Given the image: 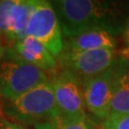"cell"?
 I'll return each instance as SVG.
<instances>
[{
    "instance_id": "10",
    "label": "cell",
    "mask_w": 129,
    "mask_h": 129,
    "mask_svg": "<svg viewBox=\"0 0 129 129\" xmlns=\"http://www.w3.org/2000/svg\"><path fill=\"white\" fill-rule=\"evenodd\" d=\"M116 46L117 41L112 34L106 31L96 30L67 38L63 50L72 52L94 51L101 49L115 50Z\"/></svg>"
},
{
    "instance_id": "17",
    "label": "cell",
    "mask_w": 129,
    "mask_h": 129,
    "mask_svg": "<svg viewBox=\"0 0 129 129\" xmlns=\"http://www.w3.org/2000/svg\"><path fill=\"white\" fill-rule=\"evenodd\" d=\"M101 129H102V128H101Z\"/></svg>"
},
{
    "instance_id": "4",
    "label": "cell",
    "mask_w": 129,
    "mask_h": 129,
    "mask_svg": "<svg viewBox=\"0 0 129 129\" xmlns=\"http://www.w3.org/2000/svg\"><path fill=\"white\" fill-rule=\"evenodd\" d=\"M125 60L121 56L118 57L105 72L81 82L85 107L100 120H105L110 115L116 82Z\"/></svg>"
},
{
    "instance_id": "14",
    "label": "cell",
    "mask_w": 129,
    "mask_h": 129,
    "mask_svg": "<svg viewBox=\"0 0 129 129\" xmlns=\"http://www.w3.org/2000/svg\"><path fill=\"white\" fill-rule=\"evenodd\" d=\"M122 37H123V41H124V49L121 52V57L129 60V19L123 27Z\"/></svg>"
},
{
    "instance_id": "1",
    "label": "cell",
    "mask_w": 129,
    "mask_h": 129,
    "mask_svg": "<svg viewBox=\"0 0 129 129\" xmlns=\"http://www.w3.org/2000/svg\"><path fill=\"white\" fill-rule=\"evenodd\" d=\"M62 35L67 38L89 31L102 30L115 36L120 32L116 13L108 2L93 0H57L51 3Z\"/></svg>"
},
{
    "instance_id": "15",
    "label": "cell",
    "mask_w": 129,
    "mask_h": 129,
    "mask_svg": "<svg viewBox=\"0 0 129 129\" xmlns=\"http://www.w3.org/2000/svg\"><path fill=\"white\" fill-rule=\"evenodd\" d=\"M0 129H27L21 124L15 123L9 120L8 119H3L0 117Z\"/></svg>"
},
{
    "instance_id": "3",
    "label": "cell",
    "mask_w": 129,
    "mask_h": 129,
    "mask_svg": "<svg viewBox=\"0 0 129 129\" xmlns=\"http://www.w3.org/2000/svg\"><path fill=\"white\" fill-rule=\"evenodd\" d=\"M0 66V98L12 101L49 81L46 74L8 48Z\"/></svg>"
},
{
    "instance_id": "12",
    "label": "cell",
    "mask_w": 129,
    "mask_h": 129,
    "mask_svg": "<svg viewBox=\"0 0 129 129\" xmlns=\"http://www.w3.org/2000/svg\"><path fill=\"white\" fill-rule=\"evenodd\" d=\"M36 129H91L87 118H75L60 114L53 120L35 125Z\"/></svg>"
},
{
    "instance_id": "9",
    "label": "cell",
    "mask_w": 129,
    "mask_h": 129,
    "mask_svg": "<svg viewBox=\"0 0 129 129\" xmlns=\"http://www.w3.org/2000/svg\"><path fill=\"white\" fill-rule=\"evenodd\" d=\"M11 49L21 59L37 67L44 73L56 72V58L41 42L35 38L26 37L13 44Z\"/></svg>"
},
{
    "instance_id": "5",
    "label": "cell",
    "mask_w": 129,
    "mask_h": 129,
    "mask_svg": "<svg viewBox=\"0 0 129 129\" xmlns=\"http://www.w3.org/2000/svg\"><path fill=\"white\" fill-rule=\"evenodd\" d=\"M62 31L53 6L48 1L34 0L27 26V37L41 42L55 57L64 49Z\"/></svg>"
},
{
    "instance_id": "13",
    "label": "cell",
    "mask_w": 129,
    "mask_h": 129,
    "mask_svg": "<svg viewBox=\"0 0 129 129\" xmlns=\"http://www.w3.org/2000/svg\"><path fill=\"white\" fill-rule=\"evenodd\" d=\"M102 125V129H129V114L111 113Z\"/></svg>"
},
{
    "instance_id": "6",
    "label": "cell",
    "mask_w": 129,
    "mask_h": 129,
    "mask_svg": "<svg viewBox=\"0 0 129 129\" xmlns=\"http://www.w3.org/2000/svg\"><path fill=\"white\" fill-rule=\"evenodd\" d=\"M57 57L61 69L71 72L80 82L105 72L118 58L115 50L110 49L78 52L63 50Z\"/></svg>"
},
{
    "instance_id": "16",
    "label": "cell",
    "mask_w": 129,
    "mask_h": 129,
    "mask_svg": "<svg viewBox=\"0 0 129 129\" xmlns=\"http://www.w3.org/2000/svg\"><path fill=\"white\" fill-rule=\"evenodd\" d=\"M4 56V48L2 46V42H1V37H0V66H1V62Z\"/></svg>"
},
{
    "instance_id": "7",
    "label": "cell",
    "mask_w": 129,
    "mask_h": 129,
    "mask_svg": "<svg viewBox=\"0 0 129 129\" xmlns=\"http://www.w3.org/2000/svg\"><path fill=\"white\" fill-rule=\"evenodd\" d=\"M60 114L75 118H87L84 111L81 82L67 70L56 71L49 78Z\"/></svg>"
},
{
    "instance_id": "2",
    "label": "cell",
    "mask_w": 129,
    "mask_h": 129,
    "mask_svg": "<svg viewBox=\"0 0 129 129\" xmlns=\"http://www.w3.org/2000/svg\"><path fill=\"white\" fill-rule=\"evenodd\" d=\"M2 110L9 120L21 125H37L60 115L50 80L17 99L5 101Z\"/></svg>"
},
{
    "instance_id": "11",
    "label": "cell",
    "mask_w": 129,
    "mask_h": 129,
    "mask_svg": "<svg viewBox=\"0 0 129 129\" xmlns=\"http://www.w3.org/2000/svg\"><path fill=\"white\" fill-rule=\"evenodd\" d=\"M111 113L129 114V60L127 59L116 82L111 102Z\"/></svg>"
},
{
    "instance_id": "8",
    "label": "cell",
    "mask_w": 129,
    "mask_h": 129,
    "mask_svg": "<svg viewBox=\"0 0 129 129\" xmlns=\"http://www.w3.org/2000/svg\"><path fill=\"white\" fill-rule=\"evenodd\" d=\"M34 0L0 1V37L14 44L27 37Z\"/></svg>"
}]
</instances>
